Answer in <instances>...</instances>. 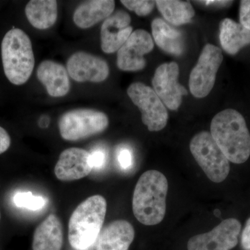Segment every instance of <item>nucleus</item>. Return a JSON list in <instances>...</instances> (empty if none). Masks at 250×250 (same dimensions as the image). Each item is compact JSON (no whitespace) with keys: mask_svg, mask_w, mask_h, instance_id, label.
<instances>
[{"mask_svg":"<svg viewBox=\"0 0 250 250\" xmlns=\"http://www.w3.org/2000/svg\"><path fill=\"white\" fill-rule=\"evenodd\" d=\"M210 134L229 161L246 162L250 156V134L241 113L228 108L215 115L210 123Z\"/></svg>","mask_w":250,"mask_h":250,"instance_id":"f257e3e1","label":"nucleus"},{"mask_svg":"<svg viewBox=\"0 0 250 250\" xmlns=\"http://www.w3.org/2000/svg\"><path fill=\"white\" fill-rule=\"evenodd\" d=\"M168 183L159 171H146L140 177L132 199L133 213L143 225H158L162 222L166 212V197Z\"/></svg>","mask_w":250,"mask_h":250,"instance_id":"f03ea898","label":"nucleus"},{"mask_svg":"<svg viewBox=\"0 0 250 250\" xmlns=\"http://www.w3.org/2000/svg\"><path fill=\"white\" fill-rule=\"evenodd\" d=\"M106 200L102 195L87 198L75 208L68 224V241L75 250H88L96 243L106 217Z\"/></svg>","mask_w":250,"mask_h":250,"instance_id":"7ed1b4c3","label":"nucleus"},{"mask_svg":"<svg viewBox=\"0 0 250 250\" xmlns=\"http://www.w3.org/2000/svg\"><path fill=\"white\" fill-rule=\"evenodd\" d=\"M5 75L13 84H24L30 78L34 65L32 44L22 29H11L5 34L1 45Z\"/></svg>","mask_w":250,"mask_h":250,"instance_id":"20e7f679","label":"nucleus"},{"mask_svg":"<svg viewBox=\"0 0 250 250\" xmlns=\"http://www.w3.org/2000/svg\"><path fill=\"white\" fill-rule=\"evenodd\" d=\"M190 150L211 182L220 183L226 179L230 171L229 161L210 133L202 131L195 135L190 141Z\"/></svg>","mask_w":250,"mask_h":250,"instance_id":"39448f33","label":"nucleus"},{"mask_svg":"<svg viewBox=\"0 0 250 250\" xmlns=\"http://www.w3.org/2000/svg\"><path fill=\"white\" fill-rule=\"evenodd\" d=\"M109 121L103 112L89 108L72 110L59 122V132L64 140L77 141L100 134L107 129Z\"/></svg>","mask_w":250,"mask_h":250,"instance_id":"423d86ee","label":"nucleus"},{"mask_svg":"<svg viewBox=\"0 0 250 250\" xmlns=\"http://www.w3.org/2000/svg\"><path fill=\"white\" fill-rule=\"evenodd\" d=\"M127 94L142 113V121L149 131H159L166 126L167 109L154 90L148 85L135 82L129 85Z\"/></svg>","mask_w":250,"mask_h":250,"instance_id":"0eeeda50","label":"nucleus"},{"mask_svg":"<svg viewBox=\"0 0 250 250\" xmlns=\"http://www.w3.org/2000/svg\"><path fill=\"white\" fill-rule=\"evenodd\" d=\"M223 61L221 49L211 44L205 46L189 78V88L194 97L203 98L210 93Z\"/></svg>","mask_w":250,"mask_h":250,"instance_id":"6e6552de","label":"nucleus"},{"mask_svg":"<svg viewBox=\"0 0 250 250\" xmlns=\"http://www.w3.org/2000/svg\"><path fill=\"white\" fill-rule=\"evenodd\" d=\"M241 224L235 218L224 220L209 232L192 236L188 250H231L238 245Z\"/></svg>","mask_w":250,"mask_h":250,"instance_id":"1a4fd4ad","label":"nucleus"},{"mask_svg":"<svg viewBox=\"0 0 250 250\" xmlns=\"http://www.w3.org/2000/svg\"><path fill=\"white\" fill-rule=\"evenodd\" d=\"M179 65L177 62H166L159 65L153 77V90L169 109L177 110L182 103L187 90L179 84Z\"/></svg>","mask_w":250,"mask_h":250,"instance_id":"9d476101","label":"nucleus"},{"mask_svg":"<svg viewBox=\"0 0 250 250\" xmlns=\"http://www.w3.org/2000/svg\"><path fill=\"white\" fill-rule=\"evenodd\" d=\"M154 48L150 34L146 30L133 31L126 42L118 51L117 66L123 71L136 72L146 66L144 55Z\"/></svg>","mask_w":250,"mask_h":250,"instance_id":"9b49d317","label":"nucleus"},{"mask_svg":"<svg viewBox=\"0 0 250 250\" xmlns=\"http://www.w3.org/2000/svg\"><path fill=\"white\" fill-rule=\"evenodd\" d=\"M68 75L77 82L100 83L107 79L109 67L106 61L84 52L72 54L67 62Z\"/></svg>","mask_w":250,"mask_h":250,"instance_id":"f8f14e48","label":"nucleus"},{"mask_svg":"<svg viewBox=\"0 0 250 250\" xmlns=\"http://www.w3.org/2000/svg\"><path fill=\"white\" fill-rule=\"evenodd\" d=\"M131 17L126 11L118 10L105 20L101 27V47L105 53H114L121 48L133 32Z\"/></svg>","mask_w":250,"mask_h":250,"instance_id":"ddd939ff","label":"nucleus"},{"mask_svg":"<svg viewBox=\"0 0 250 250\" xmlns=\"http://www.w3.org/2000/svg\"><path fill=\"white\" fill-rule=\"evenodd\" d=\"M93 169L90 152L81 148L71 147L65 149L59 156L54 174L60 181L71 182L84 178Z\"/></svg>","mask_w":250,"mask_h":250,"instance_id":"4468645a","label":"nucleus"},{"mask_svg":"<svg viewBox=\"0 0 250 250\" xmlns=\"http://www.w3.org/2000/svg\"><path fill=\"white\" fill-rule=\"evenodd\" d=\"M134 236L131 223L125 220H115L102 229L95 250H129Z\"/></svg>","mask_w":250,"mask_h":250,"instance_id":"2eb2a0df","label":"nucleus"},{"mask_svg":"<svg viewBox=\"0 0 250 250\" xmlns=\"http://www.w3.org/2000/svg\"><path fill=\"white\" fill-rule=\"evenodd\" d=\"M37 77L45 85L47 93L53 98L66 95L70 89V82L66 68L51 60L41 62L37 70Z\"/></svg>","mask_w":250,"mask_h":250,"instance_id":"dca6fc26","label":"nucleus"},{"mask_svg":"<svg viewBox=\"0 0 250 250\" xmlns=\"http://www.w3.org/2000/svg\"><path fill=\"white\" fill-rule=\"evenodd\" d=\"M63 244L62 224L57 215H48L36 228L33 237V250H61Z\"/></svg>","mask_w":250,"mask_h":250,"instance_id":"f3484780","label":"nucleus"},{"mask_svg":"<svg viewBox=\"0 0 250 250\" xmlns=\"http://www.w3.org/2000/svg\"><path fill=\"white\" fill-rule=\"evenodd\" d=\"M113 0H91L82 3L75 10L73 21L77 27L88 29L109 17L115 9Z\"/></svg>","mask_w":250,"mask_h":250,"instance_id":"a211bd4d","label":"nucleus"},{"mask_svg":"<svg viewBox=\"0 0 250 250\" xmlns=\"http://www.w3.org/2000/svg\"><path fill=\"white\" fill-rule=\"evenodd\" d=\"M220 41L227 53L235 55L250 44V30L230 18L220 23Z\"/></svg>","mask_w":250,"mask_h":250,"instance_id":"6ab92c4d","label":"nucleus"},{"mask_svg":"<svg viewBox=\"0 0 250 250\" xmlns=\"http://www.w3.org/2000/svg\"><path fill=\"white\" fill-rule=\"evenodd\" d=\"M152 35L156 44L167 53L181 55L184 52V37L182 32L170 27L161 18L152 22Z\"/></svg>","mask_w":250,"mask_h":250,"instance_id":"aec40b11","label":"nucleus"},{"mask_svg":"<svg viewBox=\"0 0 250 250\" xmlns=\"http://www.w3.org/2000/svg\"><path fill=\"white\" fill-rule=\"evenodd\" d=\"M28 21L38 29H49L55 24L58 16L55 0H31L25 7Z\"/></svg>","mask_w":250,"mask_h":250,"instance_id":"412c9836","label":"nucleus"},{"mask_svg":"<svg viewBox=\"0 0 250 250\" xmlns=\"http://www.w3.org/2000/svg\"><path fill=\"white\" fill-rule=\"evenodd\" d=\"M156 5L166 21L174 25H182L189 22L195 16V11L188 1L157 0Z\"/></svg>","mask_w":250,"mask_h":250,"instance_id":"4be33fe9","label":"nucleus"},{"mask_svg":"<svg viewBox=\"0 0 250 250\" xmlns=\"http://www.w3.org/2000/svg\"><path fill=\"white\" fill-rule=\"evenodd\" d=\"M14 202L16 207L31 210L42 209L46 205L44 197L36 196L31 192H18L14 195Z\"/></svg>","mask_w":250,"mask_h":250,"instance_id":"5701e85b","label":"nucleus"},{"mask_svg":"<svg viewBox=\"0 0 250 250\" xmlns=\"http://www.w3.org/2000/svg\"><path fill=\"white\" fill-rule=\"evenodd\" d=\"M121 3L130 11H134L139 16H147L152 12L156 5V1L149 0H123Z\"/></svg>","mask_w":250,"mask_h":250,"instance_id":"b1692460","label":"nucleus"},{"mask_svg":"<svg viewBox=\"0 0 250 250\" xmlns=\"http://www.w3.org/2000/svg\"><path fill=\"white\" fill-rule=\"evenodd\" d=\"M240 24L250 30V0H242L240 3Z\"/></svg>","mask_w":250,"mask_h":250,"instance_id":"393cba45","label":"nucleus"},{"mask_svg":"<svg viewBox=\"0 0 250 250\" xmlns=\"http://www.w3.org/2000/svg\"><path fill=\"white\" fill-rule=\"evenodd\" d=\"M118 161L122 168L127 170L133 164L132 153L127 148H121L118 153Z\"/></svg>","mask_w":250,"mask_h":250,"instance_id":"a878e982","label":"nucleus"},{"mask_svg":"<svg viewBox=\"0 0 250 250\" xmlns=\"http://www.w3.org/2000/svg\"><path fill=\"white\" fill-rule=\"evenodd\" d=\"M90 163L93 168H102L106 163V153L102 149H95L90 153Z\"/></svg>","mask_w":250,"mask_h":250,"instance_id":"bb28decb","label":"nucleus"},{"mask_svg":"<svg viewBox=\"0 0 250 250\" xmlns=\"http://www.w3.org/2000/svg\"><path fill=\"white\" fill-rule=\"evenodd\" d=\"M11 146V138L7 131L0 126V154L8 150Z\"/></svg>","mask_w":250,"mask_h":250,"instance_id":"cd10ccee","label":"nucleus"},{"mask_svg":"<svg viewBox=\"0 0 250 250\" xmlns=\"http://www.w3.org/2000/svg\"><path fill=\"white\" fill-rule=\"evenodd\" d=\"M241 245L245 250H250V218L247 220L242 233Z\"/></svg>","mask_w":250,"mask_h":250,"instance_id":"c85d7f7f","label":"nucleus"},{"mask_svg":"<svg viewBox=\"0 0 250 250\" xmlns=\"http://www.w3.org/2000/svg\"><path fill=\"white\" fill-rule=\"evenodd\" d=\"M200 3H204L206 5H212L215 6H228L233 2L232 1H201Z\"/></svg>","mask_w":250,"mask_h":250,"instance_id":"c756f323","label":"nucleus"},{"mask_svg":"<svg viewBox=\"0 0 250 250\" xmlns=\"http://www.w3.org/2000/svg\"><path fill=\"white\" fill-rule=\"evenodd\" d=\"M49 124V119L47 118H46L45 116L42 117V118L40 120V122H39V125L41 127H46L47 126V125Z\"/></svg>","mask_w":250,"mask_h":250,"instance_id":"7c9ffc66","label":"nucleus"},{"mask_svg":"<svg viewBox=\"0 0 250 250\" xmlns=\"http://www.w3.org/2000/svg\"><path fill=\"white\" fill-rule=\"evenodd\" d=\"M0 220H1V212H0Z\"/></svg>","mask_w":250,"mask_h":250,"instance_id":"2f4dec72","label":"nucleus"}]
</instances>
